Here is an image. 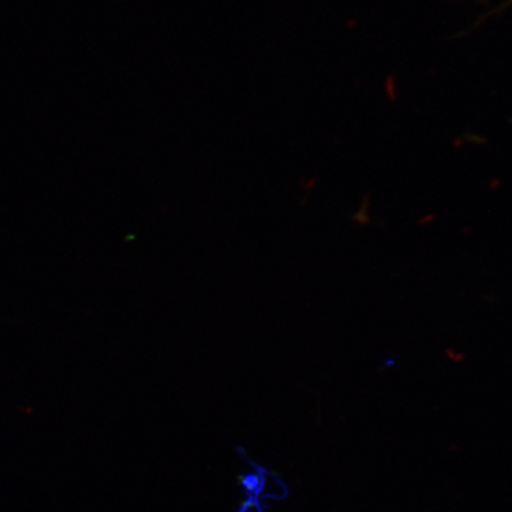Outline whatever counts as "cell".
I'll use <instances>...</instances> for the list:
<instances>
[{
  "mask_svg": "<svg viewBox=\"0 0 512 512\" xmlns=\"http://www.w3.org/2000/svg\"><path fill=\"white\" fill-rule=\"evenodd\" d=\"M511 4H512V0H509V2L507 4L502 5L501 9H499V10L503 11V9H507L508 6H510Z\"/></svg>",
  "mask_w": 512,
  "mask_h": 512,
  "instance_id": "277c9868",
  "label": "cell"
},
{
  "mask_svg": "<svg viewBox=\"0 0 512 512\" xmlns=\"http://www.w3.org/2000/svg\"><path fill=\"white\" fill-rule=\"evenodd\" d=\"M240 482L243 490L246 492V495H254L255 491L258 490L260 478L258 473L253 470L252 473H248V475L243 476L240 479Z\"/></svg>",
  "mask_w": 512,
  "mask_h": 512,
  "instance_id": "7a4b0ae2",
  "label": "cell"
},
{
  "mask_svg": "<svg viewBox=\"0 0 512 512\" xmlns=\"http://www.w3.org/2000/svg\"><path fill=\"white\" fill-rule=\"evenodd\" d=\"M238 512H265V504L253 495H247Z\"/></svg>",
  "mask_w": 512,
  "mask_h": 512,
  "instance_id": "3957f363",
  "label": "cell"
},
{
  "mask_svg": "<svg viewBox=\"0 0 512 512\" xmlns=\"http://www.w3.org/2000/svg\"><path fill=\"white\" fill-rule=\"evenodd\" d=\"M248 463L251 464L252 469L258 473L260 478L258 490L255 491L253 496L258 498L262 504H264L267 499H272V501H285L288 495H290V490H288V486L284 480L266 469V467L252 462V460H248Z\"/></svg>",
  "mask_w": 512,
  "mask_h": 512,
  "instance_id": "6da1fadb",
  "label": "cell"
}]
</instances>
